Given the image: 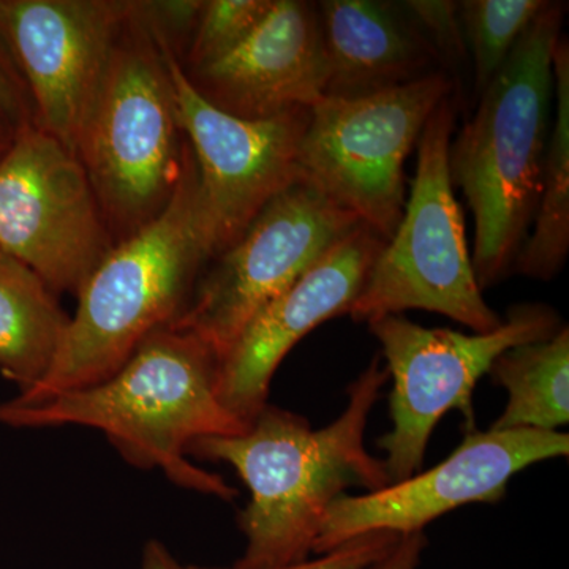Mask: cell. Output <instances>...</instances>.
Segmentation results:
<instances>
[{"label":"cell","instance_id":"1","mask_svg":"<svg viewBox=\"0 0 569 569\" xmlns=\"http://www.w3.org/2000/svg\"><path fill=\"white\" fill-rule=\"evenodd\" d=\"M389 378L376 356L347 389L336 421L312 429L299 415L266 406L238 436L204 437L189 455L224 462L250 490L239 515L246 550L234 567H287L310 559L326 509L348 488L391 486L387 467L366 448L367 419Z\"/></svg>","mask_w":569,"mask_h":569},{"label":"cell","instance_id":"2","mask_svg":"<svg viewBox=\"0 0 569 569\" xmlns=\"http://www.w3.org/2000/svg\"><path fill=\"white\" fill-rule=\"evenodd\" d=\"M219 367V356L200 337L170 326L93 387L29 406L0 402V422L28 429L92 427L130 466L159 468L179 488L231 501L238 490L187 458L200 438L238 436L247 429L220 402Z\"/></svg>","mask_w":569,"mask_h":569},{"label":"cell","instance_id":"3","mask_svg":"<svg viewBox=\"0 0 569 569\" xmlns=\"http://www.w3.org/2000/svg\"><path fill=\"white\" fill-rule=\"evenodd\" d=\"M563 11V3L549 2L449 142L452 187L462 189L475 217L471 264L481 291L512 272L537 212Z\"/></svg>","mask_w":569,"mask_h":569},{"label":"cell","instance_id":"4","mask_svg":"<svg viewBox=\"0 0 569 569\" xmlns=\"http://www.w3.org/2000/svg\"><path fill=\"white\" fill-rule=\"evenodd\" d=\"M206 264L197 168L187 144L170 203L93 269L47 376L13 400L29 406L107 380L144 340L178 320Z\"/></svg>","mask_w":569,"mask_h":569},{"label":"cell","instance_id":"5","mask_svg":"<svg viewBox=\"0 0 569 569\" xmlns=\"http://www.w3.org/2000/svg\"><path fill=\"white\" fill-rule=\"evenodd\" d=\"M181 133L162 48L137 2L77 149L114 246L170 203L186 159Z\"/></svg>","mask_w":569,"mask_h":569},{"label":"cell","instance_id":"6","mask_svg":"<svg viewBox=\"0 0 569 569\" xmlns=\"http://www.w3.org/2000/svg\"><path fill=\"white\" fill-rule=\"evenodd\" d=\"M455 123L451 93L419 137L417 174L402 220L348 309L347 316L358 323L415 309L441 313L475 332L493 331L503 321L475 279L463 216L452 190L448 151Z\"/></svg>","mask_w":569,"mask_h":569},{"label":"cell","instance_id":"7","mask_svg":"<svg viewBox=\"0 0 569 569\" xmlns=\"http://www.w3.org/2000/svg\"><path fill=\"white\" fill-rule=\"evenodd\" d=\"M452 88L437 70L370 96L323 97L310 108L299 179L388 242L406 209V160Z\"/></svg>","mask_w":569,"mask_h":569},{"label":"cell","instance_id":"8","mask_svg":"<svg viewBox=\"0 0 569 569\" xmlns=\"http://www.w3.org/2000/svg\"><path fill=\"white\" fill-rule=\"evenodd\" d=\"M392 378L389 415L392 429L378 440L391 485L419 473L427 443L451 410L463 418V432L477 430L473 392L498 356L522 343L549 339L563 328L556 310L519 305L493 331L468 336L452 329H429L403 316L370 321Z\"/></svg>","mask_w":569,"mask_h":569},{"label":"cell","instance_id":"9","mask_svg":"<svg viewBox=\"0 0 569 569\" xmlns=\"http://www.w3.org/2000/svg\"><path fill=\"white\" fill-rule=\"evenodd\" d=\"M146 20L162 48L179 126L197 168L198 230L209 263L244 234L272 198L298 181L310 110L261 121L219 110L197 91L167 33Z\"/></svg>","mask_w":569,"mask_h":569},{"label":"cell","instance_id":"10","mask_svg":"<svg viewBox=\"0 0 569 569\" xmlns=\"http://www.w3.org/2000/svg\"><path fill=\"white\" fill-rule=\"evenodd\" d=\"M359 223L298 179L264 206L230 249L204 266L171 328L200 337L222 361L250 321Z\"/></svg>","mask_w":569,"mask_h":569},{"label":"cell","instance_id":"11","mask_svg":"<svg viewBox=\"0 0 569 569\" xmlns=\"http://www.w3.org/2000/svg\"><path fill=\"white\" fill-rule=\"evenodd\" d=\"M114 247L80 159L36 123L0 157V252L78 295Z\"/></svg>","mask_w":569,"mask_h":569},{"label":"cell","instance_id":"12","mask_svg":"<svg viewBox=\"0 0 569 569\" xmlns=\"http://www.w3.org/2000/svg\"><path fill=\"white\" fill-rule=\"evenodd\" d=\"M137 2L0 0V39L31 97L33 122L77 156L112 50Z\"/></svg>","mask_w":569,"mask_h":569},{"label":"cell","instance_id":"13","mask_svg":"<svg viewBox=\"0 0 569 569\" xmlns=\"http://www.w3.org/2000/svg\"><path fill=\"white\" fill-rule=\"evenodd\" d=\"M568 455V433L559 430H473L447 460L425 473L376 492L337 497L326 509L312 553L321 556L370 533H417L466 505L498 503L509 479L523 468Z\"/></svg>","mask_w":569,"mask_h":569},{"label":"cell","instance_id":"14","mask_svg":"<svg viewBox=\"0 0 569 569\" xmlns=\"http://www.w3.org/2000/svg\"><path fill=\"white\" fill-rule=\"evenodd\" d=\"M385 246L359 223L250 321L217 377L220 402L236 418L249 426L268 406L272 377L291 348L317 326L347 316Z\"/></svg>","mask_w":569,"mask_h":569},{"label":"cell","instance_id":"15","mask_svg":"<svg viewBox=\"0 0 569 569\" xmlns=\"http://www.w3.org/2000/svg\"><path fill=\"white\" fill-rule=\"evenodd\" d=\"M197 91L228 114L261 121L310 110L328 82L317 3L272 0L260 24L238 47L187 70Z\"/></svg>","mask_w":569,"mask_h":569},{"label":"cell","instance_id":"16","mask_svg":"<svg viewBox=\"0 0 569 569\" xmlns=\"http://www.w3.org/2000/svg\"><path fill=\"white\" fill-rule=\"evenodd\" d=\"M328 82L325 97L355 99L432 73L436 52L399 3L325 0L317 3Z\"/></svg>","mask_w":569,"mask_h":569},{"label":"cell","instance_id":"17","mask_svg":"<svg viewBox=\"0 0 569 569\" xmlns=\"http://www.w3.org/2000/svg\"><path fill=\"white\" fill-rule=\"evenodd\" d=\"M70 317L32 269L0 252V373L36 388L58 355Z\"/></svg>","mask_w":569,"mask_h":569},{"label":"cell","instance_id":"18","mask_svg":"<svg viewBox=\"0 0 569 569\" xmlns=\"http://www.w3.org/2000/svg\"><path fill=\"white\" fill-rule=\"evenodd\" d=\"M553 110L542 171L541 192L527 236L512 271L549 282L559 274L569 252V44L557 41L552 58Z\"/></svg>","mask_w":569,"mask_h":569},{"label":"cell","instance_id":"19","mask_svg":"<svg viewBox=\"0 0 569 569\" xmlns=\"http://www.w3.org/2000/svg\"><path fill=\"white\" fill-rule=\"evenodd\" d=\"M508 403L492 430L557 432L569 421V329L538 342L509 348L489 369Z\"/></svg>","mask_w":569,"mask_h":569},{"label":"cell","instance_id":"20","mask_svg":"<svg viewBox=\"0 0 569 569\" xmlns=\"http://www.w3.org/2000/svg\"><path fill=\"white\" fill-rule=\"evenodd\" d=\"M549 6L548 0H463L459 2L475 89L481 93L507 62L523 33Z\"/></svg>","mask_w":569,"mask_h":569},{"label":"cell","instance_id":"21","mask_svg":"<svg viewBox=\"0 0 569 569\" xmlns=\"http://www.w3.org/2000/svg\"><path fill=\"white\" fill-rule=\"evenodd\" d=\"M272 0H208L201 3L190 41V70L222 58L260 24Z\"/></svg>","mask_w":569,"mask_h":569},{"label":"cell","instance_id":"22","mask_svg":"<svg viewBox=\"0 0 569 569\" xmlns=\"http://www.w3.org/2000/svg\"><path fill=\"white\" fill-rule=\"evenodd\" d=\"M400 9L415 29L421 33L438 62L458 66L468 52L459 18V2L449 0H406Z\"/></svg>","mask_w":569,"mask_h":569},{"label":"cell","instance_id":"23","mask_svg":"<svg viewBox=\"0 0 569 569\" xmlns=\"http://www.w3.org/2000/svg\"><path fill=\"white\" fill-rule=\"evenodd\" d=\"M399 535L395 533H370L366 537L351 539L339 548L329 552L307 559L301 563L287 565V567L263 568V569H365L373 561L380 560L385 553L395 548L399 541ZM187 569H244L238 567L212 568L189 565Z\"/></svg>","mask_w":569,"mask_h":569},{"label":"cell","instance_id":"24","mask_svg":"<svg viewBox=\"0 0 569 569\" xmlns=\"http://www.w3.org/2000/svg\"><path fill=\"white\" fill-rule=\"evenodd\" d=\"M0 112H3L18 129L26 123H36L31 97L2 39H0Z\"/></svg>","mask_w":569,"mask_h":569},{"label":"cell","instance_id":"25","mask_svg":"<svg viewBox=\"0 0 569 569\" xmlns=\"http://www.w3.org/2000/svg\"><path fill=\"white\" fill-rule=\"evenodd\" d=\"M427 546L425 531L403 535L395 548L365 569H417Z\"/></svg>","mask_w":569,"mask_h":569},{"label":"cell","instance_id":"26","mask_svg":"<svg viewBox=\"0 0 569 569\" xmlns=\"http://www.w3.org/2000/svg\"><path fill=\"white\" fill-rule=\"evenodd\" d=\"M141 569H187L176 560L170 549L159 539L146 542L142 549Z\"/></svg>","mask_w":569,"mask_h":569},{"label":"cell","instance_id":"27","mask_svg":"<svg viewBox=\"0 0 569 569\" xmlns=\"http://www.w3.org/2000/svg\"><path fill=\"white\" fill-rule=\"evenodd\" d=\"M17 132L18 127L14 126V123L11 122L3 112H0V157H2L7 149L10 148Z\"/></svg>","mask_w":569,"mask_h":569}]
</instances>
